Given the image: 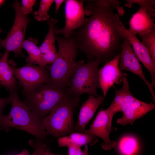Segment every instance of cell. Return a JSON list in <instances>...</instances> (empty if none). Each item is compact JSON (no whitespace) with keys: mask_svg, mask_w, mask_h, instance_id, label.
I'll use <instances>...</instances> for the list:
<instances>
[{"mask_svg":"<svg viewBox=\"0 0 155 155\" xmlns=\"http://www.w3.org/2000/svg\"><path fill=\"white\" fill-rule=\"evenodd\" d=\"M121 88L115 90L114 99L107 108L113 115L119 112L124 111L136 99L130 92L129 82L126 78L122 82Z\"/></svg>","mask_w":155,"mask_h":155,"instance_id":"cell-17","label":"cell"},{"mask_svg":"<svg viewBox=\"0 0 155 155\" xmlns=\"http://www.w3.org/2000/svg\"><path fill=\"white\" fill-rule=\"evenodd\" d=\"M2 32H3L2 31L1 28H0V33Z\"/></svg>","mask_w":155,"mask_h":155,"instance_id":"cell-36","label":"cell"},{"mask_svg":"<svg viewBox=\"0 0 155 155\" xmlns=\"http://www.w3.org/2000/svg\"><path fill=\"white\" fill-rule=\"evenodd\" d=\"M119 55H118L98 69L100 88L104 97L106 96L110 88L114 86V84L122 83L124 79L127 76V74L119 69Z\"/></svg>","mask_w":155,"mask_h":155,"instance_id":"cell-12","label":"cell"},{"mask_svg":"<svg viewBox=\"0 0 155 155\" xmlns=\"http://www.w3.org/2000/svg\"><path fill=\"white\" fill-rule=\"evenodd\" d=\"M84 9L83 24L75 30L72 37L79 51L88 60H97L105 64L120 55L121 45L125 38L123 24L115 12L120 4L117 0L87 1Z\"/></svg>","mask_w":155,"mask_h":155,"instance_id":"cell-1","label":"cell"},{"mask_svg":"<svg viewBox=\"0 0 155 155\" xmlns=\"http://www.w3.org/2000/svg\"><path fill=\"white\" fill-rule=\"evenodd\" d=\"M30 152L26 149H24L22 150L21 153L17 155H29Z\"/></svg>","mask_w":155,"mask_h":155,"instance_id":"cell-33","label":"cell"},{"mask_svg":"<svg viewBox=\"0 0 155 155\" xmlns=\"http://www.w3.org/2000/svg\"><path fill=\"white\" fill-rule=\"evenodd\" d=\"M125 6L131 7L133 4H137L144 9L150 16L152 18L155 17V0H126Z\"/></svg>","mask_w":155,"mask_h":155,"instance_id":"cell-22","label":"cell"},{"mask_svg":"<svg viewBox=\"0 0 155 155\" xmlns=\"http://www.w3.org/2000/svg\"><path fill=\"white\" fill-rule=\"evenodd\" d=\"M32 155H35V154L34 152L32 154Z\"/></svg>","mask_w":155,"mask_h":155,"instance_id":"cell-37","label":"cell"},{"mask_svg":"<svg viewBox=\"0 0 155 155\" xmlns=\"http://www.w3.org/2000/svg\"><path fill=\"white\" fill-rule=\"evenodd\" d=\"M155 108L154 103H147L137 98L122 113V116L117 119V123L124 125H132L135 121Z\"/></svg>","mask_w":155,"mask_h":155,"instance_id":"cell-15","label":"cell"},{"mask_svg":"<svg viewBox=\"0 0 155 155\" xmlns=\"http://www.w3.org/2000/svg\"><path fill=\"white\" fill-rule=\"evenodd\" d=\"M58 46L57 57L46 68L49 74V84L63 88H69L70 79L76 69V58L79 51L73 39L55 36Z\"/></svg>","mask_w":155,"mask_h":155,"instance_id":"cell-3","label":"cell"},{"mask_svg":"<svg viewBox=\"0 0 155 155\" xmlns=\"http://www.w3.org/2000/svg\"><path fill=\"white\" fill-rule=\"evenodd\" d=\"M5 1L0 0V6L2 5L5 3Z\"/></svg>","mask_w":155,"mask_h":155,"instance_id":"cell-35","label":"cell"},{"mask_svg":"<svg viewBox=\"0 0 155 155\" xmlns=\"http://www.w3.org/2000/svg\"><path fill=\"white\" fill-rule=\"evenodd\" d=\"M54 1L53 0H41L38 10L34 12L35 18L39 22L48 20L50 19L48 12Z\"/></svg>","mask_w":155,"mask_h":155,"instance_id":"cell-24","label":"cell"},{"mask_svg":"<svg viewBox=\"0 0 155 155\" xmlns=\"http://www.w3.org/2000/svg\"><path fill=\"white\" fill-rule=\"evenodd\" d=\"M65 1L63 0H55L54 1L55 5V13L57 14L59 11V9L62 3Z\"/></svg>","mask_w":155,"mask_h":155,"instance_id":"cell-31","label":"cell"},{"mask_svg":"<svg viewBox=\"0 0 155 155\" xmlns=\"http://www.w3.org/2000/svg\"><path fill=\"white\" fill-rule=\"evenodd\" d=\"M9 55L6 51L0 55V86L9 92L18 88L16 78L8 60Z\"/></svg>","mask_w":155,"mask_h":155,"instance_id":"cell-18","label":"cell"},{"mask_svg":"<svg viewBox=\"0 0 155 155\" xmlns=\"http://www.w3.org/2000/svg\"><path fill=\"white\" fill-rule=\"evenodd\" d=\"M65 2V26L62 28L55 27V32L57 35L69 38L74 31L83 24L85 15L83 1L66 0Z\"/></svg>","mask_w":155,"mask_h":155,"instance_id":"cell-8","label":"cell"},{"mask_svg":"<svg viewBox=\"0 0 155 155\" xmlns=\"http://www.w3.org/2000/svg\"><path fill=\"white\" fill-rule=\"evenodd\" d=\"M10 103H11V99L9 96L7 98H0V118L3 115V112L4 108Z\"/></svg>","mask_w":155,"mask_h":155,"instance_id":"cell-30","label":"cell"},{"mask_svg":"<svg viewBox=\"0 0 155 155\" xmlns=\"http://www.w3.org/2000/svg\"><path fill=\"white\" fill-rule=\"evenodd\" d=\"M20 6L17 1L12 5L15 12V21L6 38L3 39L0 38V49L3 48L8 53L13 52L16 56L24 57L25 55L22 51V44L25 40L27 26L31 20L22 13Z\"/></svg>","mask_w":155,"mask_h":155,"instance_id":"cell-7","label":"cell"},{"mask_svg":"<svg viewBox=\"0 0 155 155\" xmlns=\"http://www.w3.org/2000/svg\"><path fill=\"white\" fill-rule=\"evenodd\" d=\"M57 20L53 18L47 20V24L49 26V30L45 39L41 46L39 47L41 52L43 54L50 50L55 48V41L56 40L55 35V25Z\"/></svg>","mask_w":155,"mask_h":155,"instance_id":"cell-21","label":"cell"},{"mask_svg":"<svg viewBox=\"0 0 155 155\" xmlns=\"http://www.w3.org/2000/svg\"><path fill=\"white\" fill-rule=\"evenodd\" d=\"M96 136L84 133L75 132L69 135L59 138L58 143L61 147L67 146L69 143H72L81 147L89 145L93 146L95 144L98 140Z\"/></svg>","mask_w":155,"mask_h":155,"instance_id":"cell-19","label":"cell"},{"mask_svg":"<svg viewBox=\"0 0 155 155\" xmlns=\"http://www.w3.org/2000/svg\"><path fill=\"white\" fill-rule=\"evenodd\" d=\"M119 69L129 71L136 75L145 83L152 95V101L155 102V93L154 86L145 77L140 61L135 55L131 45L128 40L125 38L121 45V51L119 55Z\"/></svg>","mask_w":155,"mask_h":155,"instance_id":"cell-11","label":"cell"},{"mask_svg":"<svg viewBox=\"0 0 155 155\" xmlns=\"http://www.w3.org/2000/svg\"><path fill=\"white\" fill-rule=\"evenodd\" d=\"M57 56L58 53L56 48H53L42 54L43 61L45 66L53 63L57 59Z\"/></svg>","mask_w":155,"mask_h":155,"instance_id":"cell-27","label":"cell"},{"mask_svg":"<svg viewBox=\"0 0 155 155\" xmlns=\"http://www.w3.org/2000/svg\"><path fill=\"white\" fill-rule=\"evenodd\" d=\"M104 98V97L101 95L97 97L89 95L88 99L80 107L78 120L74 128L76 132L84 133L86 125L93 117Z\"/></svg>","mask_w":155,"mask_h":155,"instance_id":"cell-14","label":"cell"},{"mask_svg":"<svg viewBox=\"0 0 155 155\" xmlns=\"http://www.w3.org/2000/svg\"><path fill=\"white\" fill-rule=\"evenodd\" d=\"M114 115L107 108L99 111L88 129H85L84 133L97 136L102 139L103 142L100 146L103 149L109 150L114 148L115 141L111 140L110 134L112 129V120Z\"/></svg>","mask_w":155,"mask_h":155,"instance_id":"cell-9","label":"cell"},{"mask_svg":"<svg viewBox=\"0 0 155 155\" xmlns=\"http://www.w3.org/2000/svg\"><path fill=\"white\" fill-rule=\"evenodd\" d=\"M139 36L148 49L155 63V28L148 33L139 34Z\"/></svg>","mask_w":155,"mask_h":155,"instance_id":"cell-23","label":"cell"},{"mask_svg":"<svg viewBox=\"0 0 155 155\" xmlns=\"http://www.w3.org/2000/svg\"><path fill=\"white\" fill-rule=\"evenodd\" d=\"M22 5L20 6V10L24 15L31 13L33 11V7L36 1L35 0H22Z\"/></svg>","mask_w":155,"mask_h":155,"instance_id":"cell-28","label":"cell"},{"mask_svg":"<svg viewBox=\"0 0 155 155\" xmlns=\"http://www.w3.org/2000/svg\"><path fill=\"white\" fill-rule=\"evenodd\" d=\"M132 155V154H131V155Z\"/></svg>","mask_w":155,"mask_h":155,"instance_id":"cell-38","label":"cell"},{"mask_svg":"<svg viewBox=\"0 0 155 155\" xmlns=\"http://www.w3.org/2000/svg\"><path fill=\"white\" fill-rule=\"evenodd\" d=\"M17 90L9 92L11 107L8 115H3L0 118V131L8 132L10 128L17 129L29 133L36 139L46 143V137L49 135L42 121L21 100Z\"/></svg>","mask_w":155,"mask_h":155,"instance_id":"cell-2","label":"cell"},{"mask_svg":"<svg viewBox=\"0 0 155 155\" xmlns=\"http://www.w3.org/2000/svg\"><path fill=\"white\" fill-rule=\"evenodd\" d=\"M100 62L97 60H88L85 63L82 60L77 62L76 70L70 80L69 92L80 98L83 94L98 96L100 88L98 75Z\"/></svg>","mask_w":155,"mask_h":155,"instance_id":"cell-6","label":"cell"},{"mask_svg":"<svg viewBox=\"0 0 155 155\" xmlns=\"http://www.w3.org/2000/svg\"><path fill=\"white\" fill-rule=\"evenodd\" d=\"M124 35L130 42L137 57L149 72L151 83L155 86V63L153 61L149 51L144 43L130 33L123 24L121 26Z\"/></svg>","mask_w":155,"mask_h":155,"instance_id":"cell-13","label":"cell"},{"mask_svg":"<svg viewBox=\"0 0 155 155\" xmlns=\"http://www.w3.org/2000/svg\"><path fill=\"white\" fill-rule=\"evenodd\" d=\"M50 150V147L48 146L46 149V153L47 155H61L53 154L51 152Z\"/></svg>","mask_w":155,"mask_h":155,"instance_id":"cell-32","label":"cell"},{"mask_svg":"<svg viewBox=\"0 0 155 155\" xmlns=\"http://www.w3.org/2000/svg\"><path fill=\"white\" fill-rule=\"evenodd\" d=\"M37 40L32 37L25 40L22 44V49L27 51L28 57L26 58V62L28 64L38 65L45 67L44 63L42 54L40 47L37 46Z\"/></svg>","mask_w":155,"mask_h":155,"instance_id":"cell-20","label":"cell"},{"mask_svg":"<svg viewBox=\"0 0 155 155\" xmlns=\"http://www.w3.org/2000/svg\"><path fill=\"white\" fill-rule=\"evenodd\" d=\"M28 142L29 145L34 148L35 155H47L46 149L48 146L46 143L36 139L30 140Z\"/></svg>","mask_w":155,"mask_h":155,"instance_id":"cell-25","label":"cell"},{"mask_svg":"<svg viewBox=\"0 0 155 155\" xmlns=\"http://www.w3.org/2000/svg\"><path fill=\"white\" fill-rule=\"evenodd\" d=\"M121 142L120 145V149L122 153L125 155L132 154L135 151L136 148L135 142L130 139L125 140Z\"/></svg>","mask_w":155,"mask_h":155,"instance_id":"cell-26","label":"cell"},{"mask_svg":"<svg viewBox=\"0 0 155 155\" xmlns=\"http://www.w3.org/2000/svg\"><path fill=\"white\" fill-rule=\"evenodd\" d=\"M11 65L14 75L23 90H28L41 84H49V73L45 67L28 63L20 67Z\"/></svg>","mask_w":155,"mask_h":155,"instance_id":"cell-10","label":"cell"},{"mask_svg":"<svg viewBox=\"0 0 155 155\" xmlns=\"http://www.w3.org/2000/svg\"><path fill=\"white\" fill-rule=\"evenodd\" d=\"M68 88H63L43 83L22 91L23 102L42 121L51 110L69 93Z\"/></svg>","mask_w":155,"mask_h":155,"instance_id":"cell-4","label":"cell"},{"mask_svg":"<svg viewBox=\"0 0 155 155\" xmlns=\"http://www.w3.org/2000/svg\"><path fill=\"white\" fill-rule=\"evenodd\" d=\"M68 148V155H84V151L80 147L72 143H69L67 146Z\"/></svg>","mask_w":155,"mask_h":155,"instance_id":"cell-29","label":"cell"},{"mask_svg":"<svg viewBox=\"0 0 155 155\" xmlns=\"http://www.w3.org/2000/svg\"><path fill=\"white\" fill-rule=\"evenodd\" d=\"M129 24L128 30L135 36L137 34L148 33L155 28L154 20L150 16L144 9L141 7L133 15Z\"/></svg>","mask_w":155,"mask_h":155,"instance_id":"cell-16","label":"cell"},{"mask_svg":"<svg viewBox=\"0 0 155 155\" xmlns=\"http://www.w3.org/2000/svg\"><path fill=\"white\" fill-rule=\"evenodd\" d=\"M79 101L80 98L69 92L43 119L42 123L49 135L59 138L76 132L73 114Z\"/></svg>","mask_w":155,"mask_h":155,"instance_id":"cell-5","label":"cell"},{"mask_svg":"<svg viewBox=\"0 0 155 155\" xmlns=\"http://www.w3.org/2000/svg\"><path fill=\"white\" fill-rule=\"evenodd\" d=\"M88 148L87 145H86L85 146L84 150V155H88Z\"/></svg>","mask_w":155,"mask_h":155,"instance_id":"cell-34","label":"cell"}]
</instances>
